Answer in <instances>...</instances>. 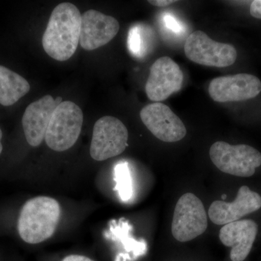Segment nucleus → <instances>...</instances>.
I'll use <instances>...</instances> for the list:
<instances>
[{
  "instance_id": "obj_15",
  "label": "nucleus",
  "mask_w": 261,
  "mask_h": 261,
  "mask_svg": "<svg viewBox=\"0 0 261 261\" xmlns=\"http://www.w3.org/2000/svg\"><path fill=\"white\" fill-rule=\"evenodd\" d=\"M30 90V84L23 77L0 65V104L11 106Z\"/></svg>"
},
{
  "instance_id": "obj_19",
  "label": "nucleus",
  "mask_w": 261,
  "mask_h": 261,
  "mask_svg": "<svg viewBox=\"0 0 261 261\" xmlns=\"http://www.w3.org/2000/svg\"><path fill=\"white\" fill-rule=\"evenodd\" d=\"M163 23L166 28L176 34H179L185 30V27L177 19L171 14H165L163 17Z\"/></svg>"
},
{
  "instance_id": "obj_9",
  "label": "nucleus",
  "mask_w": 261,
  "mask_h": 261,
  "mask_svg": "<svg viewBox=\"0 0 261 261\" xmlns=\"http://www.w3.org/2000/svg\"><path fill=\"white\" fill-rule=\"evenodd\" d=\"M140 118L149 132L165 142H176L187 135L186 127L171 108L162 102H153L140 111Z\"/></svg>"
},
{
  "instance_id": "obj_11",
  "label": "nucleus",
  "mask_w": 261,
  "mask_h": 261,
  "mask_svg": "<svg viewBox=\"0 0 261 261\" xmlns=\"http://www.w3.org/2000/svg\"><path fill=\"white\" fill-rule=\"evenodd\" d=\"M118 20L95 10L82 15L80 44L84 49L94 50L108 44L119 32Z\"/></svg>"
},
{
  "instance_id": "obj_7",
  "label": "nucleus",
  "mask_w": 261,
  "mask_h": 261,
  "mask_svg": "<svg viewBox=\"0 0 261 261\" xmlns=\"http://www.w3.org/2000/svg\"><path fill=\"white\" fill-rule=\"evenodd\" d=\"M128 138V130L119 119L113 116L99 118L93 128L91 157L103 161L119 155L126 149Z\"/></svg>"
},
{
  "instance_id": "obj_18",
  "label": "nucleus",
  "mask_w": 261,
  "mask_h": 261,
  "mask_svg": "<svg viewBox=\"0 0 261 261\" xmlns=\"http://www.w3.org/2000/svg\"><path fill=\"white\" fill-rule=\"evenodd\" d=\"M128 47L132 54L135 56H142L144 51L140 29L138 27H132L128 33Z\"/></svg>"
},
{
  "instance_id": "obj_5",
  "label": "nucleus",
  "mask_w": 261,
  "mask_h": 261,
  "mask_svg": "<svg viewBox=\"0 0 261 261\" xmlns=\"http://www.w3.org/2000/svg\"><path fill=\"white\" fill-rule=\"evenodd\" d=\"M185 53L187 58L194 63L216 68L230 66L238 58L233 46L213 40L201 31L192 32L187 38Z\"/></svg>"
},
{
  "instance_id": "obj_3",
  "label": "nucleus",
  "mask_w": 261,
  "mask_h": 261,
  "mask_svg": "<svg viewBox=\"0 0 261 261\" xmlns=\"http://www.w3.org/2000/svg\"><path fill=\"white\" fill-rule=\"evenodd\" d=\"M82 109L71 101H63L51 117L45 135L46 144L56 152L71 148L80 137L83 124Z\"/></svg>"
},
{
  "instance_id": "obj_17",
  "label": "nucleus",
  "mask_w": 261,
  "mask_h": 261,
  "mask_svg": "<svg viewBox=\"0 0 261 261\" xmlns=\"http://www.w3.org/2000/svg\"><path fill=\"white\" fill-rule=\"evenodd\" d=\"M130 226L127 223H123L120 221L118 224H111L109 233H106V238L113 239V240H123V245L126 248L130 247V250H135L137 252H142L145 249V243H140L128 237V231H130Z\"/></svg>"
},
{
  "instance_id": "obj_23",
  "label": "nucleus",
  "mask_w": 261,
  "mask_h": 261,
  "mask_svg": "<svg viewBox=\"0 0 261 261\" xmlns=\"http://www.w3.org/2000/svg\"><path fill=\"white\" fill-rule=\"evenodd\" d=\"M2 138H3V132H2L1 128H0V154L2 153V152H3V145H2Z\"/></svg>"
},
{
  "instance_id": "obj_20",
  "label": "nucleus",
  "mask_w": 261,
  "mask_h": 261,
  "mask_svg": "<svg viewBox=\"0 0 261 261\" xmlns=\"http://www.w3.org/2000/svg\"><path fill=\"white\" fill-rule=\"evenodd\" d=\"M250 11L252 17L261 19V0H255L252 2Z\"/></svg>"
},
{
  "instance_id": "obj_6",
  "label": "nucleus",
  "mask_w": 261,
  "mask_h": 261,
  "mask_svg": "<svg viewBox=\"0 0 261 261\" xmlns=\"http://www.w3.org/2000/svg\"><path fill=\"white\" fill-rule=\"evenodd\" d=\"M207 228V216L202 201L192 193L182 195L173 213V238L181 243L189 242L202 234Z\"/></svg>"
},
{
  "instance_id": "obj_13",
  "label": "nucleus",
  "mask_w": 261,
  "mask_h": 261,
  "mask_svg": "<svg viewBox=\"0 0 261 261\" xmlns=\"http://www.w3.org/2000/svg\"><path fill=\"white\" fill-rule=\"evenodd\" d=\"M62 102L61 97L54 99L51 95H45L27 108L22 118V124L29 145L38 147L42 144L53 113Z\"/></svg>"
},
{
  "instance_id": "obj_4",
  "label": "nucleus",
  "mask_w": 261,
  "mask_h": 261,
  "mask_svg": "<svg viewBox=\"0 0 261 261\" xmlns=\"http://www.w3.org/2000/svg\"><path fill=\"white\" fill-rule=\"evenodd\" d=\"M213 163L222 172L239 176L250 177L261 166V153L247 145H231L227 142H216L209 151Z\"/></svg>"
},
{
  "instance_id": "obj_8",
  "label": "nucleus",
  "mask_w": 261,
  "mask_h": 261,
  "mask_svg": "<svg viewBox=\"0 0 261 261\" xmlns=\"http://www.w3.org/2000/svg\"><path fill=\"white\" fill-rule=\"evenodd\" d=\"M183 72L169 57H161L150 67L145 92L151 101L160 102L181 88Z\"/></svg>"
},
{
  "instance_id": "obj_21",
  "label": "nucleus",
  "mask_w": 261,
  "mask_h": 261,
  "mask_svg": "<svg viewBox=\"0 0 261 261\" xmlns=\"http://www.w3.org/2000/svg\"><path fill=\"white\" fill-rule=\"evenodd\" d=\"M148 3L155 7L165 8V7L173 4V3H176V1H173V0H155V1L151 0V1H148Z\"/></svg>"
},
{
  "instance_id": "obj_2",
  "label": "nucleus",
  "mask_w": 261,
  "mask_h": 261,
  "mask_svg": "<svg viewBox=\"0 0 261 261\" xmlns=\"http://www.w3.org/2000/svg\"><path fill=\"white\" fill-rule=\"evenodd\" d=\"M61 217L58 201L46 196L27 201L20 211L18 222L19 235L24 242L38 244L50 238Z\"/></svg>"
},
{
  "instance_id": "obj_14",
  "label": "nucleus",
  "mask_w": 261,
  "mask_h": 261,
  "mask_svg": "<svg viewBox=\"0 0 261 261\" xmlns=\"http://www.w3.org/2000/svg\"><path fill=\"white\" fill-rule=\"evenodd\" d=\"M257 224L252 220H239L224 225L219 238L225 246L231 247L230 258L243 261L248 256L257 233Z\"/></svg>"
},
{
  "instance_id": "obj_12",
  "label": "nucleus",
  "mask_w": 261,
  "mask_h": 261,
  "mask_svg": "<svg viewBox=\"0 0 261 261\" xmlns=\"http://www.w3.org/2000/svg\"><path fill=\"white\" fill-rule=\"evenodd\" d=\"M261 207V197L247 186L239 189L236 199L232 202L214 201L209 207L211 221L216 225H226L239 221L247 215Z\"/></svg>"
},
{
  "instance_id": "obj_10",
  "label": "nucleus",
  "mask_w": 261,
  "mask_h": 261,
  "mask_svg": "<svg viewBox=\"0 0 261 261\" xmlns=\"http://www.w3.org/2000/svg\"><path fill=\"white\" fill-rule=\"evenodd\" d=\"M261 82L248 73L225 75L211 81V97L217 102H240L255 98L260 93Z\"/></svg>"
},
{
  "instance_id": "obj_22",
  "label": "nucleus",
  "mask_w": 261,
  "mask_h": 261,
  "mask_svg": "<svg viewBox=\"0 0 261 261\" xmlns=\"http://www.w3.org/2000/svg\"><path fill=\"white\" fill-rule=\"evenodd\" d=\"M62 261H94L89 257L80 255H70L65 257Z\"/></svg>"
},
{
  "instance_id": "obj_16",
  "label": "nucleus",
  "mask_w": 261,
  "mask_h": 261,
  "mask_svg": "<svg viewBox=\"0 0 261 261\" xmlns=\"http://www.w3.org/2000/svg\"><path fill=\"white\" fill-rule=\"evenodd\" d=\"M114 175V179L116 182L114 190L118 192L121 200L127 202L133 195L132 176L127 163H119L117 164L115 167Z\"/></svg>"
},
{
  "instance_id": "obj_1",
  "label": "nucleus",
  "mask_w": 261,
  "mask_h": 261,
  "mask_svg": "<svg viewBox=\"0 0 261 261\" xmlns=\"http://www.w3.org/2000/svg\"><path fill=\"white\" fill-rule=\"evenodd\" d=\"M82 15L74 5L61 3L51 12L42 37L46 53L58 61H66L75 54L80 42Z\"/></svg>"
}]
</instances>
